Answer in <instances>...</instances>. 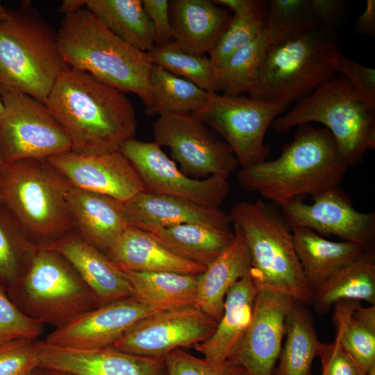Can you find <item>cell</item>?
Returning a JSON list of instances; mask_svg holds the SVG:
<instances>
[{
  "instance_id": "obj_46",
  "label": "cell",
  "mask_w": 375,
  "mask_h": 375,
  "mask_svg": "<svg viewBox=\"0 0 375 375\" xmlns=\"http://www.w3.org/2000/svg\"><path fill=\"white\" fill-rule=\"evenodd\" d=\"M213 2L231 10L234 15L253 16L264 20L269 6L268 1L259 0H213Z\"/></svg>"
},
{
  "instance_id": "obj_51",
  "label": "cell",
  "mask_w": 375,
  "mask_h": 375,
  "mask_svg": "<svg viewBox=\"0 0 375 375\" xmlns=\"http://www.w3.org/2000/svg\"><path fill=\"white\" fill-rule=\"evenodd\" d=\"M28 375H44L43 369L40 367H38L33 370Z\"/></svg>"
},
{
  "instance_id": "obj_21",
  "label": "cell",
  "mask_w": 375,
  "mask_h": 375,
  "mask_svg": "<svg viewBox=\"0 0 375 375\" xmlns=\"http://www.w3.org/2000/svg\"><path fill=\"white\" fill-rule=\"evenodd\" d=\"M42 248L62 256L92 290L100 306L135 296L124 272L75 230Z\"/></svg>"
},
{
  "instance_id": "obj_54",
  "label": "cell",
  "mask_w": 375,
  "mask_h": 375,
  "mask_svg": "<svg viewBox=\"0 0 375 375\" xmlns=\"http://www.w3.org/2000/svg\"><path fill=\"white\" fill-rule=\"evenodd\" d=\"M366 375H375V367H372Z\"/></svg>"
},
{
  "instance_id": "obj_6",
  "label": "cell",
  "mask_w": 375,
  "mask_h": 375,
  "mask_svg": "<svg viewBox=\"0 0 375 375\" xmlns=\"http://www.w3.org/2000/svg\"><path fill=\"white\" fill-rule=\"evenodd\" d=\"M71 187L46 159L22 160L4 165L0 202L28 238L44 247L74 230L67 202Z\"/></svg>"
},
{
  "instance_id": "obj_1",
  "label": "cell",
  "mask_w": 375,
  "mask_h": 375,
  "mask_svg": "<svg viewBox=\"0 0 375 375\" xmlns=\"http://www.w3.org/2000/svg\"><path fill=\"white\" fill-rule=\"evenodd\" d=\"M45 105L77 153L119 151L137 130L134 107L124 92L70 67L58 76Z\"/></svg>"
},
{
  "instance_id": "obj_41",
  "label": "cell",
  "mask_w": 375,
  "mask_h": 375,
  "mask_svg": "<svg viewBox=\"0 0 375 375\" xmlns=\"http://www.w3.org/2000/svg\"><path fill=\"white\" fill-rule=\"evenodd\" d=\"M40 342L18 338L0 343V375H28L40 367Z\"/></svg>"
},
{
  "instance_id": "obj_16",
  "label": "cell",
  "mask_w": 375,
  "mask_h": 375,
  "mask_svg": "<svg viewBox=\"0 0 375 375\" xmlns=\"http://www.w3.org/2000/svg\"><path fill=\"white\" fill-rule=\"evenodd\" d=\"M256 284L251 322L229 359L243 366L249 375H275L287 315L294 300L285 293Z\"/></svg>"
},
{
  "instance_id": "obj_39",
  "label": "cell",
  "mask_w": 375,
  "mask_h": 375,
  "mask_svg": "<svg viewBox=\"0 0 375 375\" xmlns=\"http://www.w3.org/2000/svg\"><path fill=\"white\" fill-rule=\"evenodd\" d=\"M164 361L167 375H249L243 366L233 360L213 362L181 349L167 353Z\"/></svg>"
},
{
  "instance_id": "obj_24",
  "label": "cell",
  "mask_w": 375,
  "mask_h": 375,
  "mask_svg": "<svg viewBox=\"0 0 375 375\" xmlns=\"http://www.w3.org/2000/svg\"><path fill=\"white\" fill-rule=\"evenodd\" d=\"M258 286L251 271L228 291L222 317L214 333L194 348L213 362L229 359L242 340L252 319Z\"/></svg>"
},
{
  "instance_id": "obj_27",
  "label": "cell",
  "mask_w": 375,
  "mask_h": 375,
  "mask_svg": "<svg viewBox=\"0 0 375 375\" xmlns=\"http://www.w3.org/2000/svg\"><path fill=\"white\" fill-rule=\"evenodd\" d=\"M292 230L297 255L312 292L367 251L350 242L326 240L307 228Z\"/></svg>"
},
{
  "instance_id": "obj_15",
  "label": "cell",
  "mask_w": 375,
  "mask_h": 375,
  "mask_svg": "<svg viewBox=\"0 0 375 375\" xmlns=\"http://www.w3.org/2000/svg\"><path fill=\"white\" fill-rule=\"evenodd\" d=\"M305 203L294 199L281 206L290 227L311 230L319 235H335L342 241L374 251L375 213L357 210L338 187L312 197Z\"/></svg>"
},
{
  "instance_id": "obj_33",
  "label": "cell",
  "mask_w": 375,
  "mask_h": 375,
  "mask_svg": "<svg viewBox=\"0 0 375 375\" xmlns=\"http://www.w3.org/2000/svg\"><path fill=\"white\" fill-rule=\"evenodd\" d=\"M123 271L132 285L135 296L158 310L196 304L198 275Z\"/></svg>"
},
{
  "instance_id": "obj_4",
  "label": "cell",
  "mask_w": 375,
  "mask_h": 375,
  "mask_svg": "<svg viewBox=\"0 0 375 375\" xmlns=\"http://www.w3.org/2000/svg\"><path fill=\"white\" fill-rule=\"evenodd\" d=\"M67 67L54 33L29 6L10 11L0 3V91H15L46 103Z\"/></svg>"
},
{
  "instance_id": "obj_40",
  "label": "cell",
  "mask_w": 375,
  "mask_h": 375,
  "mask_svg": "<svg viewBox=\"0 0 375 375\" xmlns=\"http://www.w3.org/2000/svg\"><path fill=\"white\" fill-rule=\"evenodd\" d=\"M265 20L249 15H233L209 58L217 68L231 54L253 40L262 31Z\"/></svg>"
},
{
  "instance_id": "obj_42",
  "label": "cell",
  "mask_w": 375,
  "mask_h": 375,
  "mask_svg": "<svg viewBox=\"0 0 375 375\" xmlns=\"http://www.w3.org/2000/svg\"><path fill=\"white\" fill-rule=\"evenodd\" d=\"M43 325L21 312L0 288V343L18 338L35 340L42 333Z\"/></svg>"
},
{
  "instance_id": "obj_48",
  "label": "cell",
  "mask_w": 375,
  "mask_h": 375,
  "mask_svg": "<svg viewBox=\"0 0 375 375\" xmlns=\"http://www.w3.org/2000/svg\"><path fill=\"white\" fill-rule=\"evenodd\" d=\"M357 32L373 36L375 33V1L367 0L366 7L356 23Z\"/></svg>"
},
{
  "instance_id": "obj_20",
  "label": "cell",
  "mask_w": 375,
  "mask_h": 375,
  "mask_svg": "<svg viewBox=\"0 0 375 375\" xmlns=\"http://www.w3.org/2000/svg\"><path fill=\"white\" fill-rule=\"evenodd\" d=\"M124 208L128 225L142 231L184 224L219 229L232 225L229 214L219 207L144 190L124 202Z\"/></svg>"
},
{
  "instance_id": "obj_9",
  "label": "cell",
  "mask_w": 375,
  "mask_h": 375,
  "mask_svg": "<svg viewBox=\"0 0 375 375\" xmlns=\"http://www.w3.org/2000/svg\"><path fill=\"white\" fill-rule=\"evenodd\" d=\"M6 292L24 315L55 328L100 306L72 266L59 253L42 247Z\"/></svg>"
},
{
  "instance_id": "obj_26",
  "label": "cell",
  "mask_w": 375,
  "mask_h": 375,
  "mask_svg": "<svg viewBox=\"0 0 375 375\" xmlns=\"http://www.w3.org/2000/svg\"><path fill=\"white\" fill-rule=\"evenodd\" d=\"M106 255L122 270L199 275L206 267L175 255L149 233L130 226Z\"/></svg>"
},
{
  "instance_id": "obj_25",
  "label": "cell",
  "mask_w": 375,
  "mask_h": 375,
  "mask_svg": "<svg viewBox=\"0 0 375 375\" xmlns=\"http://www.w3.org/2000/svg\"><path fill=\"white\" fill-rule=\"evenodd\" d=\"M233 229L235 236L232 242L197 276L196 305L217 322L228 291L251 269L245 240L237 226H233Z\"/></svg>"
},
{
  "instance_id": "obj_8",
  "label": "cell",
  "mask_w": 375,
  "mask_h": 375,
  "mask_svg": "<svg viewBox=\"0 0 375 375\" xmlns=\"http://www.w3.org/2000/svg\"><path fill=\"white\" fill-rule=\"evenodd\" d=\"M375 109L367 106L343 76H333L298 101L272 127L286 133L295 126L317 122L332 134L349 167L357 165L375 147Z\"/></svg>"
},
{
  "instance_id": "obj_45",
  "label": "cell",
  "mask_w": 375,
  "mask_h": 375,
  "mask_svg": "<svg viewBox=\"0 0 375 375\" xmlns=\"http://www.w3.org/2000/svg\"><path fill=\"white\" fill-rule=\"evenodd\" d=\"M142 4L154 32L156 46H163L172 42L170 1L142 0Z\"/></svg>"
},
{
  "instance_id": "obj_52",
  "label": "cell",
  "mask_w": 375,
  "mask_h": 375,
  "mask_svg": "<svg viewBox=\"0 0 375 375\" xmlns=\"http://www.w3.org/2000/svg\"><path fill=\"white\" fill-rule=\"evenodd\" d=\"M5 164L3 161V159H2V157H1V153H0V176H1V174L2 172V170L3 169V167H4Z\"/></svg>"
},
{
  "instance_id": "obj_14",
  "label": "cell",
  "mask_w": 375,
  "mask_h": 375,
  "mask_svg": "<svg viewBox=\"0 0 375 375\" xmlns=\"http://www.w3.org/2000/svg\"><path fill=\"white\" fill-rule=\"evenodd\" d=\"M217 324L196 304L159 310L133 324L112 347L133 354L164 358L174 350L206 340Z\"/></svg>"
},
{
  "instance_id": "obj_34",
  "label": "cell",
  "mask_w": 375,
  "mask_h": 375,
  "mask_svg": "<svg viewBox=\"0 0 375 375\" xmlns=\"http://www.w3.org/2000/svg\"><path fill=\"white\" fill-rule=\"evenodd\" d=\"M151 106L149 116L193 114L205 103L208 92L193 83L153 65L150 76Z\"/></svg>"
},
{
  "instance_id": "obj_53",
  "label": "cell",
  "mask_w": 375,
  "mask_h": 375,
  "mask_svg": "<svg viewBox=\"0 0 375 375\" xmlns=\"http://www.w3.org/2000/svg\"><path fill=\"white\" fill-rule=\"evenodd\" d=\"M3 111V101L1 98V96H0V116L1 115Z\"/></svg>"
},
{
  "instance_id": "obj_18",
  "label": "cell",
  "mask_w": 375,
  "mask_h": 375,
  "mask_svg": "<svg viewBox=\"0 0 375 375\" xmlns=\"http://www.w3.org/2000/svg\"><path fill=\"white\" fill-rule=\"evenodd\" d=\"M157 311L135 296L119 299L99 306L56 328L45 342L82 349L111 347L133 324Z\"/></svg>"
},
{
  "instance_id": "obj_35",
  "label": "cell",
  "mask_w": 375,
  "mask_h": 375,
  "mask_svg": "<svg viewBox=\"0 0 375 375\" xmlns=\"http://www.w3.org/2000/svg\"><path fill=\"white\" fill-rule=\"evenodd\" d=\"M39 248L0 202V288L7 291L21 279Z\"/></svg>"
},
{
  "instance_id": "obj_30",
  "label": "cell",
  "mask_w": 375,
  "mask_h": 375,
  "mask_svg": "<svg viewBox=\"0 0 375 375\" xmlns=\"http://www.w3.org/2000/svg\"><path fill=\"white\" fill-rule=\"evenodd\" d=\"M342 300L363 301L375 306L374 251H365L318 287L311 305L323 314Z\"/></svg>"
},
{
  "instance_id": "obj_10",
  "label": "cell",
  "mask_w": 375,
  "mask_h": 375,
  "mask_svg": "<svg viewBox=\"0 0 375 375\" xmlns=\"http://www.w3.org/2000/svg\"><path fill=\"white\" fill-rule=\"evenodd\" d=\"M290 105L267 103L242 95L208 92L203 106L192 115L221 135L242 167L267 160V131Z\"/></svg>"
},
{
  "instance_id": "obj_2",
  "label": "cell",
  "mask_w": 375,
  "mask_h": 375,
  "mask_svg": "<svg viewBox=\"0 0 375 375\" xmlns=\"http://www.w3.org/2000/svg\"><path fill=\"white\" fill-rule=\"evenodd\" d=\"M348 167L332 134L306 124L298 126L278 157L242 167L237 181L281 207L301 196L313 197L338 187Z\"/></svg>"
},
{
  "instance_id": "obj_43",
  "label": "cell",
  "mask_w": 375,
  "mask_h": 375,
  "mask_svg": "<svg viewBox=\"0 0 375 375\" xmlns=\"http://www.w3.org/2000/svg\"><path fill=\"white\" fill-rule=\"evenodd\" d=\"M336 73L342 74L360 99L375 109V69L364 66L340 53L336 60Z\"/></svg>"
},
{
  "instance_id": "obj_31",
  "label": "cell",
  "mask_w": 375,
  "mask_h": 375,
  "mask_svg": "<svg viewBox=\"0 0 375 375\" xmlns=\"http://www.w3.org/2000/svg\"><path fill=\"white\" fill-rule=\"evenodd\" d=\"M285 336L275 375H311L320 342L307 305L292 302L286 317Z\"/></svg>"
},
{
  "instance_id": "obj_22",
  "label": "cell",
  "mask_w": 375,
  "mask_h": 375,
  "mask_svg": "<svg viewBox=\"0 0 375 375\" xmlns=\"http://www.w3.org/2000/svg\"><path fill=\"white\" fill-rule=\"evenodd\" d=\"M67 202L74 230L104 254L128 226L124 203L110 197L72 186Z\"/></svg>"
},
{
  "instance_id": "obj_7",
  "label": "cell",
  "mask_w": 375,
  "mask_h": 375,
  "mask_svg": "<svg viewBox=\"0 0 375 375\" xmlns=\"http://www.w3.org/2000/svg\"><path fill=\"white\" fill-rule=\"evenodd\" d=\"M229 216L248 247L254 281L311 305L313 292L297 255L292 228L282 212L258 199L236 203Z\"/></svg>"
},
{
  "instance_id": "obj_37",
  "label": "cell",
  "mask_w": 375,
  "mask_h": 375,
  "mask_svg": "<svg viewBox=\"0 0 375 375\" xmlns=\"http://www.w3.org/2000/svg\"><path fill=\"white\" fill-rule=\"evenodd\" d=\"M147 55L153 65L189 81L208 92H218L217 68L209 58L185 51L173 42L156 46Z\"/></svg>"
},
{
  "instance_id": "obj_19",
  "label": "cell",
  "mask_w": 375,
  "mask_h": 375,
  "mask_svg": "<svg viewBox=\"0 0 375 375\" xmlns=\"http://www.w3.org/2000/svg\"><path fill=\"white\" fill-rule=\"evenodd\" d=\"M40 368L76 375H167L164 358L140 356L113 347L82 349L40 342Z\"/></svg>"
},
{
  "instance_id": "obj_44",
  "label": "cell",
  "mask_w": 375,
  "mask_h": 375,
  "mask_svg": "<svg viewBox=\"0 0 375 375\" xmlns=\"http://www.w3.org/2000/svg\"><path fill=\"white\" fill-rule=\"evenodd\" d=\"M317 356L325 375H366L353 358L335 339L334 342H319Z\"/></svg>"
},
{
  "instance_id": "obj_11",
  "label": "cell",
  "mask_w": 375,
  "mask_h": 375,
  "mask_svg": "<svg viewBox=\"0 0 375 375\" xmlns=\"http://www.w3.org/2000/svg\"><path fill=\"white\" fill-rule=\"evenodd\" d=\"M0 96V153L5 165L71 151L67 133L44 103L15 91L2 90Z\"/></svg>"
},
{
  "instance_id": "obj_23",
  "label": "cell",
  "mask_w": 375,
  "mask_h": 375,
  "mask_svg": "<svg viewBox=\"0 0 375 375\" xmlns=\"http://www.w3.org/2000/svg\"><path fill=\"white\" fill-rule=\"evenodd\" d=\"M172 42L182 50L201 56L210 53L233 15L213 1H170Z\"/></svg>"
},
{
  "instance_id": "obj_5",
  "label": "cell",
  "mask_w": 375,
  "mask_h": 375,
  "mask_svg": "<svg viewBox=\"0 0 375 375\" xmlns=\"http://www.w3.org/2000/svg\"><path fill=\"white\" fill-rule=\"evenodd\" d=\"M340 53L334 29L324 26L271 45L249 94L290 106L334 76Z\"/></svg>"
},
{
  "instance_id": "obj_55",
  "label": "cell",
  "mask_w": 375,
  "mask_h": 375,
  "mask_svg": "<svg viewBox=\"0 0 375 375\" xmlns=\"http://www.w3.org/2000/svg\"><path fill=\"white\" fill-rule=\"evenodd\" d=\"M321 375H325L324 372L323 371H322V374Z\"/></svg>"
},
{
  "instance_id": "obj_47",
  "label": "cell",
  "mask_w": 375,
  "mask_h": 375,
  "mask_svg": "<svg viewBox=\"0 0 375 375\" xmlns=\"http://www.w3.org/2000/svg\"><path fill=\"white\" fill-rule=\"evenodd\" d=\"M321 26L334 29L344 10L340 0H311Z\"/></svg>"
},
{
  "instance_id": "obj_29",
  "label": "cell",
  "mask_w": 375,
  "mask_h": 375,
  "mask_svg": "<svg viewBox=\"0 0 375 375\" xmlns=\"http://www.w3.org/2000/svg\"><path fill=\"white\" fill-rule=\"evenodd\" d=\"M333 307L335 339L367 374L375 367V306L342 300Z\"/></svg>"
},
{
  "instance_id": "obj_32",
  "label": "cell",
  "mask_w": 375,
  "mask_h": 375,
  "mask_svg": "<svg viewBox=\"0 0 375 375\" xmlns=\"http://www.w3.org/2000/svg\"><path fill=\"white\" fill-rule=\"evenodd\" d=\"M85 8L134 48L149 52L156 47L154 32L142 0H87Z\"/></svg>"
},
{
  "instance_id": "obj_12",
  "label": "cell",
  "mask_w": 375,
  "mask_h": 375,
  "mask_svg": "<svg viewBox=\"0 0 375 375\" xmlns=\"http://www.w3.org/2000/svg\"><path fill=\"white\" fill-rule=\"evenodd\" d=\"M154 141L170 150L189 177L228 178L238 163L228 144L214 136L192 114L159 116L153 124Z\"/></svg>"
},
{
  "instance_id": "obj_13",
  "label": "cell",
  "mask_w": 375,
  "mask_h": 375,
  "mask_svg": "<svg viewBox=\"0 0 375 375\" xmlns=\"http://www.w3.org/2000/svg\"><path fill=\"white\" fill-rule=\"evenodd\" d=\"M119 151L138 174L144 191L212 207H219L228 193V178L212 176L197 179L188 176L155 141L132 138Z\"/></svg>"
},
{
  "instance_id": "obj_50",
  "label": "cell",
  "mask_w": 375,
  "mask_h": 375,
  "mask_svg": "<svg viewBox=\"0 0 375 375\" xmlns=\"http://www.w3.org/2000/svg\"><path fill=\"white\" fill-rule=\"evenodd\" d=\"M43 369L44 375H76L72 373L59 371V370L44 369Z\"/></svg>"
},
{
  "instance_id": "obj_36",
  "label": "cell",
  "mask_w": 375,
  "mask_h": 375,
  "mask_svg": "<svg viewBox=\"0 0 375 375\" xmlns=\"http://www.w3.org/2000/svg\"><path fill=\"white\" fill-rule=\"evenodd\" d=\"M269 46L262 28L253 40L217 67L218 92L228 95L249 94Z\"/></svg>"
},
{
  "instance_id": "obj_28",
  "label": "cell",
  "mask_w": 375,
  "mask_h": 375,
  "mask_svg": "<svg viewBox=\"0 0 375 375\" xmlns=\"http://www.w3.org/2000/svg\"><path fill=\"white\" fill-rule=\"evenodd\" d=\"M175 255L207 267L232 242L233 229L184 224L144 231Z\"/></svg>"
},
{
  "instance_id": "obj_38",
  "label": "cell",
  "mask_w": 375,
  "mask_h": 375,
  "mask_svg": "<svg viewBox=\"0 0 375 375\" xmlns=\"http://www.w3.org/2000/svg\"><path fill=\"white\" fill-rule=\"evenodd\" d=\"M320 26L311 0H272L263 29L271 46Z\"/></svg>"
},
{
  "instance_id": "obj_49",
  "label": "cell",
  "mask_w": 375,
  "mask_h": 375,
  "mask_svg": "<svg viewBox=\"0 0 375 375\" xmlns=\"http://www.w3.org/2000/svg\"><path fill=\"white\" fill-rule=\"evenodd\" d=\"M87 0H64L58 8L63 15L70 14L85 8Z\"/></svg>"
},
{
  "instance_id": "obj_17",
  "label": "cell",
  "mask_w": 375,
  "mask_h": 375,
  "mask_svg": "<svg viewBox=\"0 0 375 375\" xmlns=\"http://www.w3.org/2000/svg\"><path fill=\"white\" fill-rule=\"evenodd\" d=\"M69 184L126 202L144 190L138 174L120 151L102 154L68 151L46 158Z\"/></svg>"
},
{
  "instance_id": "obj_3",
  "label": "cell",
  "mask_w": 375,
  "mask_h": 375,
  "mask_svg": "<svg viewBox=\"0 0 375 375\" xmlns=\"http://www.w3.org/2000/svg\"><path fill=\"white\" fill-rule=\"evenodd\" d=\"M56 38L66 64L122 92L136 94L149 108L152 103L147 52L128 44L84 8L63 16Z\"/></svg>"
}]
</instances>
